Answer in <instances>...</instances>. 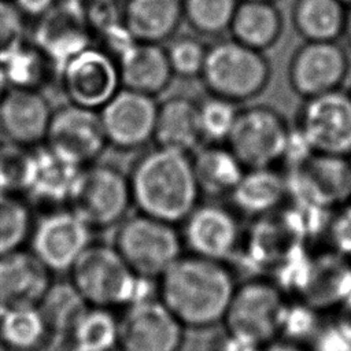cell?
I'll return each instance as SVG.
<instances>
[{
	"instance_id": "obj_2",
	"label": "cell",
	"mask_w": 351,
	"mask_h": 351,
	"mask_svg": "<svg viewBox=\"0 0 351 351\" xmlns=\"http://www.w3.org/2000/svg\"><path fill=\"white\" fill-rule=\"evenodd\" d=\"M128 177L140 214L181 225L200 203L191 154L155 145L133 159Z\"/></svg>"
},
{
	"instance_id": "obj_22",
	"label": "cell",
	"mask_w": 351,
	"mask_h": 351,
	"mask_svg": "<svg viewBox=\"0 0 351 351\" xmlns=\"http://www.w3.org/2000/svg\"><path fill=\"white\" fill-rule=\"evenodd\" d=\"M117 62L121 86L143 95H162L174 78L162 44L136 41Z\"/></svg>"
},
{
	"instance_id": "obj_5",
	"label": "cell",
	"mask_w": 351,
	"mask_h": 351,
	"mask_svg": "<svg viewBox=\"0 0 351 351\" xmlns=\"http://www.w3.org/2000/svg\"><path fill=\"white\" fill-rule=\"evenodd\" d=\"M115 228L112 245L140 276L158 280L184 254L181 232L174 223L137 213Z\"/></svg>"
},
{
	"instance_id": "obj_23",
	"label": "cell",
	"mask_w": 351,
	"mask_h": 351,
	"mask_svg": "<svg viewBox=\"0 0 351 351\" xmlns=\"http://www.w3.org/2000/svg\"><path fill=\"white\" fill-rule=\"evenodd\" d=\"M228 199L239 215L254 219L270 214L288 202L285 173L276 166L245 169Z\"/></svg>"
},
{
	"instance_id": "obj_32",
	"label": "cell",
	"mask_w": 351,
	"mask_h": 351,
	"mask_svg": "<svg viewBox=\"0 0 351 351\" xmlns=\"http://www.w3.org/2000/svg\"><path fill=\"white\" fill-rule=\"evenodd\" d=\"M51 337L37 306L1 310L0 339L11 351H32Z\"/></svg>"
},
{
	"instance_id": "obj_4",
	"label": "cell",
	"mask_w": 351,
	"mask_h": 351,
	"mask_svg": "<svg viewBox=\"0 0 351 351\" xmlns=\"http://www.w3.org/2000/svg\"><path fill=\"white\" fill-rule=\"evenodd\" d=\"M200 81L208 95L236 104L261 96L271 80V64L263 52L234 38L208 44Z\"/></svg>"
},
{
	"instance_id": "obj_11",
	"label": "cell",
	"mask_w": 351,
	"mask_h": 351,
	"mask_svg": "<svg viewBox=\"0 0 351 351\" xmlns=\"http://www.w3.org/2000/svg\"><path fill=\"white\" fill-rule=\"evenodd\" d=\"M350 70V55L339 41H303L288 60L287 80L304 100L341 89Z\"/></svg>"
},
{
	"instance_id": "obj_40",
	"label": "cell",
	"mask_w": 351,
	"mask_h": 351,
	"mask_svg": "<svg viewBox=\"0 0 351 351\" xmlns=\"http://www.w3.org/2000/svg\"><path fill=\"white\" fill-rule=\"evenodd\" d=\"M26 44L25 15L12 0H0V66Z\"/></svg>"
},
{
	"instance_id": "obj_29",
	"label": "cell",
	"mask_w": 351,
	"mask_h": 351,
	"mask_svg": "<svg viewBox=\"0 0 351 351\" xmlns=\"http://www.w3.org/2000/svg\"><path fill=\"white\" fill-rule=\"evenodd\" d=\"M36 154L37 173L27 193L48 204H67L82 167L63 160L45 145H40Z\"/></svg>"
},
{
	"instance_id": "obj_34",
	"label": "cell",
	"mask_w": 351,
	"mask_h": 351,
	"mask_svg": "<svg viewBox=\"0 0 351 351\" xmlns=\"http://www.w3.org/2000/svg\"><path fill=\"white\" fill-rule=\"evenodd\" d=\"M37 173V154L30 147L4 141L0 144V192L16 193L30 189Z\"/></svg>"
},
{
	"instance_id": "obj_15",
	"label": "cell",
	"mask_w": 351,
	"mask_h": 351,
	"mask_svg": "<svg viewBox=\"0 0 351 351\" xmlns=\"http://www.w3.org/2000/svg\"><path fill=\"white\" fill-rule=\"evenodd\" d=\"M185 326L158 298L122 308L119 315V351H181Z\"/></svg>"
},
{
	"instance_id": "obj_39",
	"label": "cell",
	"mask_w": 351,
	"mask_h": 351,
	"mask_svg": "<svg viewBox=\"0 0 351 351\" xmlns=\"http://www.w3.org/2000/svg\"><path fill=\"white\" fill-rule=\"evenodd\" d=\"M237 112V104L230 100L213 95L200 100L199 118L204 143H226Z\"/></svg>"
},
{
	"instance_id": "obj_48",
	"label": "cell",
	"mask_w": 351,
	"mask_h": 351,
	"mask_svg": "<svg viewBox=\"0 0 351 351\" xmlns=\"http://www.w3.org/2000/svg\"><path fill=\"white\" fill-rule=\"evenodd\" d=\"M343 37H346L348 40V43L351 44V8H348L347 11V18H346V27H344V34Z\"/></svg>"
},
{
	"instance_id": "obj_36",
	"label": "cell",
	"mask_w": 351,
	"mask_h": 351,
	"mask_svg": "<svg viewBox=\"0 0 351 351\" xmlns=\"http://www.w3.org/2000/svg\"><path fill=\"white\" fill-rule=\"evenodd\" d=\"M30 232L29 207L15 193L0 192V255L22 248Z\"/></svg>"
},
{
	"instance_id": "obj_14",
	"label": "cell",
	"mask_w": 351,
	"mask_h": 351,
	"mask_svg": "<svg viewBox=\"0 0 351 351\" xmlns=\"http://www.w3.org/2000/svg\"><path fill=\"white\" fill-rule=\"evenodd\" d=\"M67 103L100 110L122 86L118 62L99 45H90L69 59L59 70Z\"/></svg>"
},
{
	"instance_id": "obj_13",
	"label": "cell",
	"mask_w": 351,
	"mask_h": 351,
	"mask_svg": "<svg viewBox=\"0 0 351 351\" xmlns=\"http://www.w3.org/2000/svg\"><path fill=\"white\" fill-rule=\"evenodd\" d=\"M239 214L217 202H200L181 222V237L188 254L229 263L234 259L243 229Z\"/></svg>"
},
{
	"instance_id": "obj_41",
	"label": "cell",
	"mask_w": 351,
	"mask_h": 351,
	"mask_svg": "<svg viewBox=\"0 0 351 351\" xmlns=\"http://www.w3.org/2000/svg\"><path fill=\"white\" fill-rule=\"evenodd\" d=\"M308 351H351V324L335 315L324 319L307 343Z\"/></svg>"
},
{
	"instance_id": "obj_8",
	"label": "cell",
	"mask_w": 351,
	"mask_h": 351,
	"mask_svg": "<svg viewBox=\"0 0 351 351\" xmlns=\"http://www.w3.org/2000/svg\"><path fill=\"white\" fill-rule=\"evenodd\" d=\"M291 132L287 118L269 104L239 108L226 140L245 169L270 167L281 163Z\"/></svg>"
},
{
	"instance_id": "obj_31",
	"label": "cell",
	"mask_w": 351,
	"mask_h": 351,
	"mask_svg": "<svg viewBox=\"0 0 351 351\" xmlns=\"http://www.w3.org/2000/svg\"><path fill=\"white\" fill-rule=\"evenodd\" d=\"M119 315L112 308L89 306L69 335L71 351L118 350Z\"/></svg>"
},
{
	"instance_id": "obj_49",
	"label": "cell",
	"mask_w": 351,
	"mask_h": 351,
	"mask_svg": "<svg viewBox=\"0 0 351 351\" xmlns=\"http://www.w3.org/2000/svg\"><path fill=\"white\" fill-rule=\"evenodd\" d=\"M240 1H262V3H276L278 0H240Z\"/></svg>"
},
{
	"instance_id": "obj_16",
	"label": "cell",
	"mask_w": 351,
	"mask_h": 351,
	"mask_svg": "<svg viewBox=\"0 0 351 351\" xmlns=\"http://www.w3.org/2000/svg\"><path fill=\"white\" fill-rule=\"evenodd\" d=\"M158 104L156 97L121 88L99 110L108 147L133 152L152 143Z\"/></svg>"
},
{
	"instance_id": "obj_38",
	"label": "cell",
	"mask_w": 351,
	"mask_h": 351,
	"mask_svg": "<svg viewBox=\"0 0 351 351\" xmlns=\"http://www.w3.org/2000/svg\"><path fill=\"white\" fill-rule=\"evenodd\" d=\"M208 44L193 34H176L165 47L174 77L195 80L200 77Z\"/></svg>"
},
{
	"instance_id": "obj_37",
	"label": "cell",
	"mask_w": 351,
	"mask_h": 351,
	"mask_svg": "<svg viewBox=\"0 0 351 351\" xmlns=\"http://www.w3.org/2000/svg\"><path fill=\"white\" fill-rule=\"evenodd\" d=\"M324 314L306 302L287 298L278 321L277 339L307 346L324 321Z\"/></svg>"
},
{
	"instance_id": "obj_26",
	"label": "cell",
	"mask_w": 351,
	"mask_h": 351,
	"mask_svg": "<svg viewBox=\"0 0 351 351\" xmlns=\"http://www.w3.org/2000/svg\"><path fill=\"white\" fill-rule=\"evenodd\" d=\"M191 156L202 196L228 197L245 171L226 143H203Z\"/></svg>"
},
{
	"instance_id": "obj_24",
	"label": "cell",
	"mask_w": 351,
	"mask_h": 351,
	"mask_svg": "<svg viewBox=\"0 0 351 351\" xmlns=\"http://www.w3.org/2000/svg\"><path fill=\"white\" fill-rule=\"evenodd\" d=\"M155 145L192 154L203 143L199 101L185 95H173L158 104Z\"/></svg>"
},
{
	"instance_id": "obj_9",
	"label": "cell",
	"mask_w": 351,
	"mask_h": 351,
	"mask_svg": "<svg viewBox=\"0 0 351 351\" xmlns=\"http://www.w3.org/2000/svg\"><path fill=\"white\" fill-rule=\"evenodd\" d=\"M284 173L289 203L330 211L351 202V158L314 154Z\"/></svg>"
},
{
	"instance_id": "obj_6",
	"label": "cell",
	"mask_w": 351,
	"mask_h": 351,
	"mask_svg": "<svg viewBox=\"0 0 351 351\" xmlns=\"http://www.w3.org/2000/svg\"><path fill=\"white\" fill-rule=\"evenodd\" d=\"M132 206L128 173L110 162L84 166L67 202V207L93 230L117 226Z\"/></svg>"
},
{
	"instance_id": "obj_42",
	"label": "cell",
	"mask_w": 351,
	"mask_h": 351,
	"mask_svg": "<svg viewBox=\"0 0 351 351\" xmlns=\"http://www.w3.org/2000/svg\"><path fill=\"white\" fill-rule=\"evenodd\" d=\"M322 239L326 248L351 259V202L330 211Z\"/></svg>"
},
{
	"instance_id": "obj_27",
	"label": "cell",
	"mask_w": 351,
	"mask_h": 351,
	"mask_svg": "<svg viewBox=\"0 0 351 351\" xmlns=\"http://www.w3.org/2000/svg\"><path fill=\"white\" fill-rule=\"evenodd\" d=\"M284 27V15L276 3L239 1L229 33L236 41L265 53L281 40Z\"/></svg>"
},
{
	"instance_id": "obj_33",
	"label": "cell",
	"mask_w": 351,
	"mask_h": 351,
	"mask_svg": "<svg viewBox=\"0 0 351 351\" xmlns=\"http://www.w3.org/2000/svg\"><path fill=\"white\" fill-rule=\"evenodd\" d=\"M240 0H182L184 21L202 37H218L229 26Z\"/></svg>"
},
{
	"instance_id": "obj_52",
	"label": "cell",
	"mask_w": 351,
	"mask_h": 351,
	"mask_svg": "<svg viewBox=\"0 0 351 351\" xmlns=\"http://www.w3.org/2000/svg\"><path fill=\"white\" fill-rule=\"evenodd\" d=\"M4 141H7V140H5V137H4V134H3V132L0 129V144H3Z\"/></svg>"
},
{
	"instance_id": "obj_25",
	"label": "cell",
	"mask_w": 351,
	"mask_h": 351,
	"mask_svg": "<svg viewBox=\"0 0 351 351\" xmlns=\"http://www.w3.org/2000/svg\"><path fill=\"white\" fill-rule=\"evenodd\" d=\"M121 18L136 41L163 44L184 21L182 0H123Z\"/></svg>"
},
{
	"instance_id": "obj_17",
	"label": "cell",
	"mask_w": 351,
	"mask_h": 351,
	"mask_svg": "<svg viewBox=\"0 0 351 351\" xmlns=\"http://www.w3.org/2000/svg\"><path fill=\"white\" fill-rule=\"evenodd\" d=\"M93 33L82 0H56L37 18L33 44L59 70L69 59L92 45Z\"/></svg>"
},
{
	"instance_id": "obj_30",
	"label": "cell",
	"mask_w": 351,
	"mask_h": 351,
	"mask_svg": "<svg viewBox=\"0 0 351 351\" xmlns=\"http://www.w3.org/2000/svg\"><path fill=\"white\" fill-rule=\"evenodd\" d=\"M51 337L67 336L89 307L75 287L67 281L52 282L37 304Z\"/></svg>"
},
{
	"instance_id": "obj_18",
	"label": "cell",
	"mask_w": 351,
	"mask_h": 351,
	"mask_svg": "<svg viewBox=\"0 0 351 351\" xmlns=\"http://www.w3.org/2000/svg\"><path fill=\"white\" fill-rule=\"evenodd\" d=\"M93 229L69 207L41 217L30 232L32 252L51 270L69 271L92 244Z\"/></svg>"
},
{
	"instance_id": "obj_43",
	"label": "cell",
	"mask_w": 351,
	"mask_h": 351,
	"mask_svg": "<svg viewBox=\"0 0 351 351\" xmlns=\"http://www.w3.org/2000/svg\"><path fill=\"white\" fill-rule=\"evenodd\" d=\"M313 155L314 151L306 136L295 125H292L281 158V163L284 165L285 170L302 167Z\"/></svg>"
},
{
	"instance_id": "obj_44",
	"label": "cell",
	"mask_w": 351,
	"mask_h": 351,
	"mask_svg": "<svg viewBox=\"0 0 351 351\" xmlns=\"http://www.w3.org/2000/svg\"><path fill=\"white\" fill-rule=\"evenodd\" d=\"M261 348L262 346L225 330V333L215 341L213 351H261Z\"/></svg>"
},
{
	"instance_id": "obj_3",
	"label": "cell",
	"mask_w": 351,
	"mask_h": 351,
	"mask_svg": "<svg viewBox=\"0 0 351 351\" xmlns=\"http://www.w3.org/2000/svg\"><path fill=\"white\" fill-rule=\"evenodd\" d=\"M69 276L84 300L95 307L125 308L158 296V280L134 273L112 244L92 243Z\"/></svg>"
},
{
	"instance_id": "obj_50",
	"label": "cell",
	"mask_w": 351,
	"mask_h": 351,
	"mask_svg": "<svg viewBox=\"0 0 351 351\" xmlns=\"http://www.w3.org/2000/svg\"><path fill=\"white\" fill-rule=\"evenodd\" d=\"M0 351H10V350L7 348V346L1 341V339H0Z\"/></svg>"
},
{
	"instance_id": "obj_45",
	"label": "cell",
	"mask_w": 351,
	"mask_h": 351,
	"mask_svg": "<svg viewBox=\"0 0 351 351\" xmlns=\"http://www.w3.org/2000/svg\"><path fill=\"white\" fill-rule=\"evenodd\" d=\"M12 3L25 16L38 18L47 12L56 0H12Z\"/></svg>"
},
{
	"instance_id": "obj_21",
	"label": "cell",
	"mask_w": 351,
	"mask_h": 351,
	"mask_svg": "<svg viewBox=\"0 0 351 351\" xmlns=\"http://www.w3.org/2000/svg\"><path fill=\"white\" fill-rule=\"evenodd\" d=\"M51 273L32 251L0 255V310L37 306L52 284Z\"/></svg>"
},
{
	"instance_id": "obj_55",
	"label": "cell",
	"mask_w": 351,
	"mask_h": 351,
	"mask_svg": "<svg viewBox=\"0 0 351 351\" xmlns=\"http://www.w3.org/2000/svg\"><path fill=\"white\" fill-rule=\"evenodd\" d=\"M0 313H1V310H0Z\"/></svg>"
},
{
	"instance_id": "obj_51",
	"label": "cell",
	"mask_w": 351,
	"mask_h": 351,
	"mask_svg": "<svg viewBox=\"0 0 351 351\" xmlns=\"http://www.w3.org/2000/svg\"><path fill=\"white\" fill-rule=\"evenodd\" d=\"M347 8H351V0H340Z\"/></svg>"
},
{
	"instance_id": "obj_12",
	"label": "cell",
	"mask_w": 351,
	"mask_h": 351,
	"mask_svg": "<svg viewBox=\"0 0 351 351\" xmlns=\"http://www.w3.org/2000/svg\"><path fill=\"white\" fill-rule=\"evenodd\" d=\"M44 145L80 167L97 162L108 147L99 111L71 103L53 110Z\"/></svg>"
},
{
	"instance_id": "obj_54",
	"label": "cell",
	"mask_w": 351,
	"mask_h": 351,
	"mask_svg": "<svg viewBox=\"0 0 351 351\" xmlns=\"http://www.w3.org/2000/svg\"><path fill=\"white\" fill-rule=\"evenodd\" d=\"M348 92H350V95H351V86H350V89H348Z\"/></svg>"
},
{
	"instance_id": "obj_1",
	"label": "cell",
	"mask_w": 351,
	"mask_h": 351,
	"mask_svg": "<svg viewBox=\"0 0 351 351\" xmlns=\"http://www.w3.org/2000/svg\"><path fill=\"white\" fill-rule=\"evenodd\" d=\"M229 263L182 254L159 278L158 298L185 328L222 324L237 287Z\"/></svg>"
},
{
	"instance_id": "obj_7",
	"label": "cell",
	"mask_w": 351,
	"mask_h": 351,
	"mask_svg": "<svg viewBox=\"0 0 351 351\" xmlns=\"http://www.w3.org/2000/svg\"><path fill=\"white\" fill-rule=\"evenodd\" d=\"M287 296L271 278L255 276L237 284L226 314L225 330L259 346L277 339L280 314Z\"/></svg>"
},
{
	"instance_id": "obj_53",
	"label": "cell",
	"mask_w": 351,
	"mask_h": 351,
	"mask_svg": "<svg viewBox=\"0 0 351 351\" xmlns=\"http://www.w3.org/2000/svg\"><path fill=\"white\" fill-rule=\"evenodd\" d=\"M86 1H111V3H118V0H86Z\"/></svg>"
},
{
	"instance_id": "obj_20",
	"label": "cell",
	"mask_w": 351,
	"mask_h": 351,
	"mask_svg": "<svg viewBox=\"0 0 351 351\" xmlns=\"http://www.w3.org/2000/svg\"><path fill=\"white\" fill-rule=\"evenodd\" d=\"M53 110L36 89L8 88L0 101V129L7 141L23 147L44 143Z\"/></svg>"
},
{
	"instance_id": "obj_28",
	"label": "cell",
	"mask_w": 351,
	"mask_h": 351,
	"mask_svg": "<svg viewBox=\"0 0 351 351\" xmlns=\"http://www.w3.org/2000/svg\"><path fill=\"white\" fill-rule=\"evenodd\" d=\"M348 8L340 0H293L291 25L303 41H339Z\"/></svg>"
},
{
	"instance_id": "obj_35",
	"label": "cell",
	"mask_w": 351,
	"mask_h": 351,
	"mask_svg": "<svg viewBox=\"0 0 351 351\" xmlns=\"http://www.w3.org/2000/svg\"><path fill=\"white\" fill-rule=\"evenodd\" d=\"M51 66L53 64L34 44H25L3 64V70L10 88L38 90L47 82Z\"/></svg>"
},
{
	"instance_id": "obj_47",
	"label": "cell",
	"mask_w": 351,
	"mask_h": 351,
	"mask_svg": "<svg viewBox=\"0 0 351 351\" xmlns=\"http://www.w3.org/2000/svg\"><path fill=\"white\" fill-rule=\"evenodd\" d=\"M8 82H7V78H5V74H4V70H3V66H0V101L3 99V96L5 95L7 89H8Z\"/></svg>"
},
{
	"instance_id": "obj_46",
	"label": "cell",
	"mask_w": 351,
	"mask_h": 351,
	"mask_svg": "<svg viewBox=\"0 0 351 351\" xmlns=\"http://www.w3.org/2000/svg\"><path fill=\"white\" fill-rule=\"evenodd\" d=\"M261 351H308L307 346L284 340V339H274L267 344L262 346Z\"/></svg>"
},
{
	"instance_id": "obj_10",
	"label": "cell",
	"mask_w": 351,
	"mask_h": 351,
	"mask_svg": "<svg viewBox=\"0 0 351 351\" xmlns=\"http://www.w3.org/2000/svg\"><path fill=\"white\" fill-rule=\"evenodd\" d=\"M314 154L351 158V95L337 89L304 99L295 123Z\"/></svg>"
},
{
	"instance_id": "obj_19",
	"label": "cell",
	"mask_w": 351,
	"mask_h": 351,
	"mask_svg": "<svg viewBox=\"0 0 351 351\" xmlns=\"http://www.w3.org/2000/svg\"><path fill=\"white\" fill-rule=\"evenodd\" d=\"M351 295V259L329 250H311L300 299L324 313L337 310Z\"/></svg>"
}]
</instances>
